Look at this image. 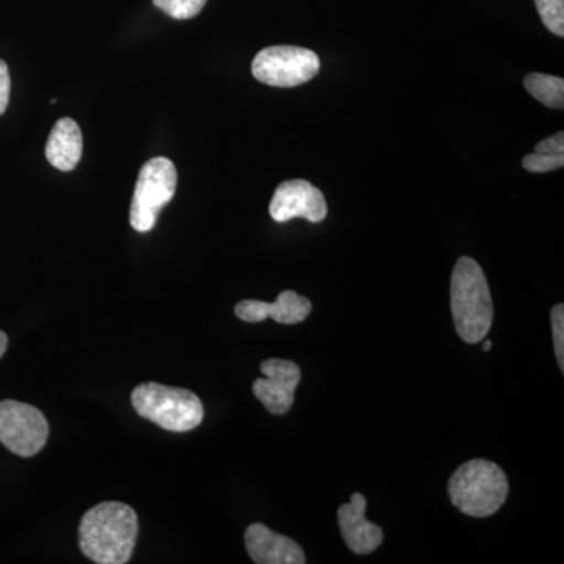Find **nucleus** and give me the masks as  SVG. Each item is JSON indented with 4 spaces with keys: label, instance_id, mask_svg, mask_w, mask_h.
<instances>
[{
    "label": "nucleus",
    "instance_id": "obj_11",
    "mask_svg": "<svg viewBox=\"0 0 564 564\" xmlns=\"http://www.w3.org/2000/svg\"><path fill=\"white\" fill-rule=\"evenodd\" d=\"M313 303L293 291H284L278 295L276 302L265 303L258 300H245L236 306V315L247 323H261L273 318L282 325H296L310 317Z\"/></svg>",
    "mask_w": 564,
    "mask_h": 564
},
{
    "label": "nucleus",
    "instance_id": "obj_20",
    "mask_svg": "<svg viewBox=\"0 0 564 564\" xmlns=\"http://www.w3.org/2000/svg\"><path fill=\"white\" fill-rule=\"evenodd\" d=\"M534 152H541V154H564V132L555 133V135L549 137L534 148Z\"/></svg>",
    "mask_w": 564,
    "mask_h": 564
},
{
    "label": "nucleus",
    "instance_id": "obj_9",
    "mask_svg": "<svg viewBox=\"0 0 564 564\" xmlns=\"http://www.w3.org/2000/svg\"><path fill=\"white\" fill-rule=\"evenodd\" d=\"M269 210L278 223L291 221L293 218L321 223L328 215V204L323 193L311 182L292 180L282 182L276 188Z\"/></svg>",
    "mask_w": 564,
    "mask_h": 564
},
{
    "label": "nucleus",
    "instance_id": "obj_15",
    "mask_svg": "<svg viewBox=\"0 0 564 564\" xmlns=\"http://www.w3.org/2000/svg\"><path fill=\"white\" fill-rule=\"evenodd\" d=\"M541 21L554 35L564 36V0H534Z\"/></svg>",
    "mask_w": 564,
    "mask_h": 564
},
{
    "label": "nucleus",
    "instance_id": "obj_7",
    "mask_svg": "<svg viewBox=\"0 0 564 564\" xmlns=\"http://www.w3.org/2000/svg\"><path fill=\"white\" fill-rule=\"evenodd\" d=\"M50 437V425L39 408L3 400L0 402V443L11 454L31 458L43 451Z\"/></svg>",
    "mask_w": 564,
    "mask_h": 564
},
{
    "label": "nucleus",
    "instance_id": "obj_18",
    "mask_svg": "<svg viewBox=\"0 0 564 564\" xmlns=\"http://www.w3.org/2000/svg\"><path fill=\"white\" fill-rule=\"evenodd\" d=\"M552 332H554V344L556 361H558L560 369L564 372V306L556 304L551 314Z\"/></svg>",
    "mask_w": 564,
    "mask_h": 564
},
{
    "label": "nucleus",
    "instance_id": "obj_3",
    "mask_svg": "<svg viewBox=\"0 0 564 564\" xmlns=\"http://www.w3.org/2000/svg\"><path fill=\"white\" fill-rule=\"evenodd\" d=\"M510 485L502 467L488 459L464 463L448 481V496L462 513L473 518L496 514L507 500Z\"/></svg>",
    "mask_w": 564,
    "mask_h": 564
},
{
    "label": "nucleus",
    "instance_id": "obj_5",
    "mask_svg": "<svg viewBox=\"0 0 564 564\" xmlns=\"http://www.w3.org/2000/svg\"><path fill=\"white\" fill-rule=\"evenodd\" d=\"M177 187V172L166 158H154L141 166L131 206V225L148 232L158 223L159 212L172 202Z\"/></svg>",
    "mask_w": 564,
    "mask_h": 564
},
{
    "label": "nucleus",
    "instance_id": "obj_16",
    "mask_svg": "<svg viewBox=\"0 0 564 564\" xmlns=\"http://www.w3.org/2000/svg\"><path fill=\"white\" fill-rule=\"evenodd\" d=\"M152 2L174 20H192L202 13L207 0H152Z\"/></svg>",
    "mask_w": 564,
    "mask_h": 564
},
{
    "label": "nucleus",
    "instance_id": "obj_6",
    "mask_svg": "<svg viewBox=\"0 0 564 564\" xmlns=\"http://www.w3.org/2000/svg\"><path fill=\"white\" fill-rule=\"evenodd\" d=\"M251 70L256 79L270 87H299L317 76L321 58L304 47L272 46L256 55Z\"/></svg>",
    "mask_w": 564,
    "mask_h": 564
},
{
    "label": "nucleus",
    "instance_id": "obj_12",
    "mask_svg": "<svg viewBox=\"0 0 564 564\" xmlns=\"http://www.w3.org/2000/svg\"><path fill=\"white\" fill-rule=\"evenodd\" d=\"M245 544L252 562L258 564L306 563L302 545L263 524H251L245 532Z\"/></svg>",
    "mask_w": 564,
    "mask_h": 564
},
{
    "label": "nucleus",
    "instance_id": "obj_14",
    "mask_svg": "<svg viewBox=\"0 0 564 564\" xmlns=\"http://www.w3.org/2000/svg\"><path fill=\"white\" fill-rule=\"evenodd\" d=\"M527 91L551 109L564 107V80L549 74L532 73L524 79Z\"/></svg>",
    "mask_w": 564,
    "mask_h": 564
},
{
    "label": "nucleus",
    "instance_id": "obj_1",
    "mask_svg": "<svg viewBox=\"0 0 564 564\" xmlns=\"http://www.w3.org/2000/svg\"><path fill=\"white\" fill-rule=\"evenodd\" d=\"M139 534V518L129 505L104 502L82 518L80 551L98 564H124L131 560Z\"/></svg>",
    "mask_w": 564,
    "mask_h": 564
},
{
    "label": "nucleus",
    "instance_id": "obj_2",
    "mask_svg": "<svg viewBox=\"0 0 564 564\" xmlns=\"http://www.w3.org/2000/svg\"><path fill=\"white\" fill-rule=\"evenodd\" d=\"M451 304L458 336L467 344L481 343L492 326L494 304L484 269L474 259L455 263Z\"/></svg>",
    "mask_w": 564,
    "mask_h": 564
},
{
    "label": "nucleus",
    "instance_id": "obj_13",
    "mask_svg": "<svg viewBox=\"0 0 564 564\" xmlns=\"http://www.w3.org/2000/svg\"><path fill=\"white\" fill-rule=\"evenodd\" d=\"M84 141L79 124L70 118H62L52 129L46 143V159L61 172H73L80 162Z\"/></svg>",
    "mask_w": 564,
    "mask_h": 564
},
{
    "label": "nucleus",
    "instance_id": "obj_17",
    "mask_svg": "<svg viewBox=\"0 0 564 564\" xmlns=\"http://www.w3.org/2000/svg\"><path fill=\"white\" fill-rule=\"evenodd\" d=\"M564 154H541V152H533V154L525 155L522 161V166L530 173H549L555 170L563 169Z\"/></svg>",
    "mask_w": 564,
    "mask_h": 564
},
{
    "label": "nucleus",
    "instance_id": "obj_4",
    "mask_svg": "<svg viewBox=\"0 0 564 564\" xmlns=\"http://www.w3.org/2000/svg\"><path fill=\"white\" fill-rule=\"evenodd\" d=\"M132 404L141 417L166 432H191L202 425L204 419L202 400L187 389L159 383L140 384L133 389Z\"/></svg>",
    "mask_w": 564,
    "mask_h": 564
},
{
    "label": "nucleus",
    "instance_id": "obj_21",
    "mask_svg": "<svg viewBox=\"0 0 564 564\" xmlns=\"http://www.w3.org/2000/svg\"><path fill=\"white\" fill-rule=\"evenodd\" d=\"M7 347H9V337H7L6 333L0 332V358L7 351Z\"/></svg>",
    "mask_w": 564,
    "mask_h": 564
},
{
    "label": "nucleus",
    "instance_id": "obj_22",
    "mask_svg": "<svg viewBox=\"0 0 564 564\" xmlns=\"http://www.w3.org/2000/svg\"><path fill=\"white\" fill-rule=\"evenodd\" d=\"M491 347H492L491 340H485V343H484V351L491 350Z\"/></svg>",
    "mask_w": 564,
    "mask_h": 564
},
{
    "label": "nucleus",
    "instance_id": "obj_8",
    "mask_svg": "<svg viewBox=\"0 0 564 564\" xmlns=\"http://www.w3.org/2000/svg\"><path fill=\"white\" fill-rule=\"evenodd\" d=\"M261 372L265 378H258L252 383L256 399L269 413L288 414L295 400V389L302 380V370L288 359H267L261 364Z\"/></svg>",
    "mask_w": 564,
    "mask_h": 564
},
{
    "label": "nucleus",
    "instance_id": "obj_19",
    "mask_svg": "<svg viewBox=\"0 0 564 564\" xmlns=\"http://www.w3.org/2000/svg\"><path fill=\"white\" fill-rule=\"evenodd\" d=\"M10 70L7 63L0 61V115L6 113L10 101Z\"/></svg>",
    "mask_w": 564,
    "mask_h": 564
},
{
    "label": "nucleus",
    "instance_id": "obj_10",
    "mask_svg": "<svg viewBox=\"0 0 564 564\" xmlns=\"http://www.w3.org/2000/svg\"><path fill=\"white\" fill-rule=\"evenodd\" d=\"M366 497L356 492L350 502L340 505L337 511L344 541L358 555L372 554L384 540L383 530L366 518Z\"/></svg>",
    "mask_w": 564,
    "mask_h": 564
}]
</instances>
